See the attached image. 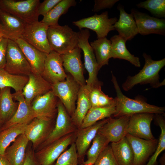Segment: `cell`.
<instances>
[{
  "mask_svg": "<svg viewBox=\"0 0 165 165\" xmlns=\"http://www.w3.org/2000/svg\"><path fill=\"white\" fill-rule=\"evenodd\" d=\"M112 79L116 94V111L113 115L118 118L126 115L141 113L163 114L164 107H159L148 103L140 98L134 99L125 96L122 92L115 76L112 72Z\"/></svg>",
  "mask_w": 165,
  "mask_h": 165,
  "instance_id": "cell-1",
  "label": "cell"
},
{
  "mask_svg": "<svg viewBox=\"0 0 165 165\" xmlns=\"http://www.w3.org/2000/svg\"><path fill=\"white\" fill-rule=\"evenodd\" d=\"M143 56L145 64L142 68L134 76H128L123 84V90L127 91L138 84H149L152 87L156 88L164 85L165 80L160 82L159 73L165 65V58L154 60L149 55L144 53Z\"/></svg>",
  "mask_w": 165,
  "mask_h": 165,
  "instance_id": "cell-2",
  "label": "cell"
},
{
  "mask_svg": "<svg viewBox=\"0 0 165 165\" xmlns=\"http://www.w3.org/2000/svg\"><path fill=\"white\" fill-rule=\"evenodd\" d=\"M47 35L51 50L60 55L78 46L79 32L73 31L68 25L58 24L49 26Z\"/></svg>",
  "mask_w": 165,
  "mask_h": 165,
  "instance_id": "cell-3",
  "label": "cell"
},
{
  "mask_svg": "<svg viewBox=\"0 0 165 165\" xmlns=\"http://www.w3.org/2000/svg\"><path fill=\"white\" fill-rule=\"evenodd\" d=\"M39 0H0L2 10L20 19L26 24L38 21Z\"/></svg>",
  "mask_w": 165,
  "mask_h": 165,
  "instance_id": "cell-4",
  "label": "cell"
},
{
  "mask_svg": "<svg viewBox=\"0 0 165 165\" xmlns=\"http://www.w3.org/2000/svg\"><path fill=\"white\" fill-rule=\"evenodd\" d=\"M78 32L77 46L83 52L85 68L89 75L88 78L86 80V85L89 88L97 85H102V82L97 78L99 69L95 54L88 41L90 31L88 29H85L80 30Z\"/></svg>",
  "mask_w": 165,
  "mask_h": 165,
  "instance_id": "cell-5",
  "label": "cell"
},
{
  "mask_svg": "<svg viewBox=\"0 0 165 165\" xmlns=\"http://www.w3.org/2000/svg\"><path fill=\"white\" fill-rule=\"evenodd\" d=\"M80 86L69 74L65 80L51 84V91L71 117L75 109Z\"/></svg>",
  "mask_w": 165,
  "mask_h": 165,
  "instance_id": "cell-6",
  "label": "cell"
},
{
  "mask_svg": "<svg viewBox=\"0 0 165 165\" xmlns=\"http://www.w3.org/2000/svg\"><path fill=\"white\" fill-rule=\"evenodd\" d=\"M76 131L35 151V158L40 164L52 165L68 146L75 142Z\"/></svg>",
  "mask_w": 165,
  "mask_h": 165,
  "instance_id": "cell-7",
  "label": "cell"
},
{
  "mask_svg": "<svg viewBox=\"0 0 165 165\" xmlns=\"http://www.w3.org/2000/svg\"><path fill=\"white\" fill-rule=\"evenodd\" d=\"M4 69L10 74L15 75L28 76L32 73L29 63L15 41L8 39Z\"/></svg>",
  "mask_w": 165,
  "mask_h": 165,
  "instance_id": "cell-8",
  "label": "cell"
},
{
  "mask_svg": "<svg viewBox=\"0 0 165 165\" xmlns=\"http://www.w3.org/2000/svg\"><path fill=\"white\" fill-rule=\"evenodd\" d=\"M57 109V112L53 129L47 138L35 151L41 149L61 138L75 132L78 130L73 124L71 117L59 99Z\"/></svg>",
  "mask_w": 165,
  "mask_h": 165,
  "instance_id": "cell-9",
  "label": "cell"
},
{
  "mask_svg": "<svg viewBox=\"0 0 165 165\" xmlns=\"http://www.w3.org/2000/svg\"><path fill=\"white\" fill-rule=\"evenodd\" d=\"M48 27L41 21L26 24L21 38L38 50L48 54L52 51L47 38Z\"/></svg>",
  "mask_w": 165,
  "mask_h": 165,
  "instance_id": "cell-10",
  "label": "cell"
},
{
  "mask_svg": "<svg viewBox=\"0 0 165 165\" xmlns=\"http://www.w3.org/2000/svg\"><path fill=\"white\" fill-rule=\"evenodd\" d=\"M117 20L116 17L109 18L108 12L105 11L100 15L95 14L72 23L80 30L85 28L95 31L99 38L106 37L110 31L115 30L113 25Z\"/></svg>",
  "mask_w": 165,
  "mask_h": 165,
  "instance_id": "cell-11",
  "label": "cell"
},
{
  "mask_svg": "<svg viewBox=\"0 0 165 165\" xmlns=\"http://www.w3.org/2000/svg\"><path fill=\"white\" fill-rule=\"evenodd\" d=\"M55 120H45L36 117L27 126L24 134L35 151L47 138L54 126Z\"/></svg>",
  "mask_w": 165,
  "mask_h": 165,
  "instance_id": "cell-12",
  "label": "cell"
},
{
  "mask_svg": "<svg viewBox=\"0 0 165 165\" xmlns=\"http://www.w3.org/2000/svg\"><path fill=\"white\" fill-rule=\"evenodd\" d=\"M58 99L51 90L35 98L31 105L36 117L48 120L56 119Z\"/></svg>",
  "mask_w": 165,
  "mask_h": 165,
  "instance_id": "cell-13",
  "label": "cell"
},
{
  "mask_svg": "<svg viewBox=\"0 0 165 165\" xmlns=\"http://www.w3.org/2000/svg\"><path fill=\"white\" fill-rule=\"evenodd\" d=\"M154 114L141 113L130 116L127 130V134L148 140L155 139L152 132L151 123Z\"/></svg>",
  "mask_w": 165,
  "mask_h": 165,
  "instance_id": "cell-14",
  "label": "cell"
},
{
  "mask_svg": "<svg viewBox=\"0 0 165 165\" xmlns=\"http://www.w3.org/2000/svg\"><path fill=\"white\" fill-rule=\"evenodd\" d=\"M131 12L135 20L138 33L143 35L151 34L165 35V19L151 16L134 9H131Z\"/></svg>",
  "mask_w": 165,
  "mask_h": 165,
  "instance_id": "cell-15",
  "label": "cell"
},
{
  "mask_svg": "<svg viewBox=\"0 0 165 165\" xmlns=\"http://www.w3.org/2000/svg\"><path fill=\"white\" fill-rule=\"evenodd\" d=\"M41 75L51 84L65 80L67 74L60 54L53 51L47 54Z\"/></svg>",
  "mask_w": 165,
  "mask_h": 165,
  "instance_id": "cell-16",
  "label": "cell"
},
{
  "mask_svg": "<svg viewBox=\"0 0 165 165\" xmlns=\"http://www.w3.org/2000/svg\"><path fill=\"white\" fill-rule=\"evenodd\" d=\"M126 137L132 148L134 155V165H144L155 150L158 140H148L128 134Z\"/></svg>",
  "mask_w": 165,
  "mask_h": 165,
  "instance_id": "cell-17",
  "label": "cell"
},
{
  "mask_svg": "<svg viewBox=\"0 0 165 165\" xmlns=\"http://www.w3.org/2000/svg\"><path fill=\"white\" fill-rule=\"evenodd\" d=\"M81 50L77 46L60 55L65 71L71 75L80 86H83L86 85V83L81 60Z\"/></svg>",
  "mask_w": 165,
  "mask_h": 165,
  "instance_id": "cell-18",
  "label": "cell"
},
{
  "mask_svg": "<svg viewBox=\"0 0 165 165\" xmlns=\"http://www.w3.org/2000/svg\"><path fill=\"white\" fill-rule=\"evenodd\" d=\"M110 117L99 121L90 126L77 130L75 143L78 156V163L80 161L82 163L84 162V156L98 130L109 120Z\"/></svg>",
  "mask_w": 165,
  "mask_h": 165,
  "instance_id": "cell-19",
  "label": "cell"
},
{
  "mask_svg": "<svg viewBox=\"0 0 165 165\" xmlns=\"http://www.w3.org/2000/svg\"><path fill=\"white\" fill-rule=\"evenodd\" d=\"M12 96L18 102V108L13 116L2 125L1 131L15 125L28 124L36 117L31 105L26 102L22 91L15 92Z\"/></svg>",
  "mask_w": 165,
  "mask_h": 165,
  "instance_id": "cell-20",
  "label": "cell"
},
{
  "mask_svg": "<svg viewBox=\"0 0 165 165\" xmlns=\"http://www.w3.org/2000/svg\"><path fill=\"white\" fill-rule=\"evenodd\" d=\"M131 115H126L116 118L111 117L97 132L105 137L109 142H117L126 137Z\"/></svg>",
  "mask_w": 165,
  "mask_h": 165,
  "instance_id": "cell-21",
  "label": "cell"
},
{
  "mask_svg": "<svg viewBox=\"0 0 165 165\" xmlns=\"http://www.w3.org/2000/svg\"><path fill=\"white\" fill-rule=\"evenodd\" d=\"M26 23L0 8V32L2 37L15 41L21 38Z\"/></svg>",
  "mask_w": 165,
  "mask_h": 165,
  "instance_id": "cell-22",
  "label": "cell"
},
{
  "mask_svg": "<svg viewBox=\"0 0 165 165\" xmlns=\"http://www.w3.org/2000/svg\"><path fill=\"white\" fill-rule=\"evenodd\" d=\"M28 76V81L24 87L22 94L26 102L31 105L36 97L43 95L51 90V84L40 75L33 73Z\"/></svg>",
  "mask_w": 165,
  "mask_h": 165,
  "instance_id": "cell-23",
  "label": "cell"
},
{
  "mask_svg": "<svg viewBox=\"0 0 165 165\" xmlns=\"http://www.w3.org/2000/svg\"><path fill=\"white\" fill-rule=\"evenodd\" d=\"M15 42L29 63L32 73L41 75L47 54L38 50L21 38L17 39Z\"/></svg>",
  "mask_w": 165,
  "mask_h": 165,
  "instance_id": "cell-24",
  "label": "cell"
},
{
  "mask_svg": "<svg viewBox=\"0 0 165 165\" xmlns=\"http://www.w3.org/2000/svg\"><path fill=\"white\" fill-rule=\"evenodd\" d=\"M117 8L119 12V18L114 25V27L119 35L126 41L130 40L138 34L133 16L131 13H126L124 7L121 5H119Z\"/></svg>",
  "mask_w": 165,
  "mask_h": 165,
  "instance_id": "cell-25",
  "label": "cell"
},
{
  "mask_svg": "<svg viewBox=\"0 0 165 165\" xmlns=\"http://www.w3.org/2000/svg\"><path fill=\"white\" fill-rule=\"evenodd\" d=\"M29 141L24 133L19 135L6 149L5 156L12 165H23Z\"/></svg>",
  "mask_w": 165,
  "mask_h": 165,
  "instance_id": "cell-26",
  "label": "cell"
},
{
  "mask_svg": "<svg viewBox=\"0 0 165 165\" xmlns=\"http://www.w3.org/2000/svg\"><path fill=\"white\" fill-rule=\"evenodd\" d=\"M89 92L90 89L86 85L80 86L75 108L71 116L73 124L78 129L80 128L85 116L91 107L89 98Z\"/></svg>",
  "mask_w": 165,
  "mask_h": 165,
  "instance_id": "cell-27",
  "label": "cell"
},
{
  "mask_svg": "<svg viewBox=\"0 0 165 165\" xmlns=\"http://www.w3.org/2000/svg\"><path fill=\"white\" fill-rule=\"evenodd\" d=\"M110 57L126 60L137 67L141 66L139 58L132 54L127 49L126 41L121 36L116 35L110 39Z\"/></svg>",
  "mask_w": 165,
  "mask_h": 165,
  "instance_id": "cell-28",
  "label": "cell"
},
{
  "mask_svg": "<svg viewBox=\"0 0 165 165\" xmlns=\"http://www.w3.org/2000/svg\"><path fill=\"white\" fill-rule=\"evenodd\" d=\"M11 88L6 87L0 90V123L2 125L13 116L18 105V102L13 101Z\"/></svg>",
  "mask_w": 165,
  "mask_h": 165,
  "instance_id": "cell-29",
  "label": "cell"
},
{
  "mask_svg": "<svg viewBox=\"0 0 165 165\" xmlns=\"http://www.w3.org/2000/svg\"><path fill=\"white\" fill-rule=\"evenodd\" d=\"M115 157L119 165H134V155L126 137L110 145Z\"/></svg>",
  "mask_w": 165,
  "mask_h": 165,
  "instance_id": "cell-30",
  "label": "cell"
},
{
  "mask_svg": "<svg viewBox=\"0 0 165 165\" xmlns=\"http://www.w3.org/2000/svg\"><path fill=\"white\" fill-rule=\"evenodd\" d=\"M116 103L106 107H91L85 116L80 129L90 126L99 121L111 117L115 113Z\"/></svg>",
  "mask_w": 165,
  "mask_h": 165,
  "instance_id": "cell-31",
  "label": "cell"
},
{
  "mask_svg": "<svg viewBox=\"0 0 165 165\" xmlns=\"http://www.w3.org/2000/svg\"><path fill=\"white\" fill-rule=\"evenodd\" d=\"M96 57L99 70L103 66L108 65L111 58V42L106 37L97 38L90 43Z\"/></svg>",
  "mask_w": 165,
  "mask_h": 165,
  "instance_id": "cell-32",
  "label": "cell"
},
{
  "mask_svg": "<svg viewBox=\"0 0 165 165\" xmlns=\"http://www.w3.org/2000/svg\"><path fill=\"white\" fill-rule=\"evenodd\" d=\"M76 4L75 0H61L43 16L41 21L49 27L58 25L60 17L66 14L70 7L75 6Z\"/></svg>",
  "mask_w": 165,
  "mask_h": 165,
  "instance_id": "cell-33",
  "label": "cell"
},
{
  "mask_svg": "<svg viewBox=\"0 0 165 165\" xmlns=\"http://www.w3.org/2000/svg\"><path fill=\"white\" fill-rule=\"evenodd\" d=\"M28 76L15 75L10 74L4 68L0 69V89L9 87L15 92L22 91L27 82Z\"/></svg>",
  "mask_w": 165,
  "mask_h": 165,
  "instance_id": "cell-34",
  "label": "cell"
},
{
  "mask_svg": "<svg viewBox=\"0 0 165 165\" xmlns=\"http://www.w3.org/2000/svg\"><path fill=\"white\" fill-rule=\"evenodd\" d=\"M28 124L16 125L0 131V154L5 155L6 148L20 135L24 133Z\"/></svg>",
  "mask_w": 165,
  "mask_h": 165,
  "instance_id": "cell-35",
  "label": "cell"
},
{
  "mask_svg": "<svg viewBox=\"0 0 165 165\" xmlns=\"http://www.w3.org/2000/svg\"><path fill=\"white\" fill-rule=\"evenodd\" d=\"M92 142L91 146L86 152V160L82 163L85 165H94L100 155L110 143L105 137L98 133Z\"/></svg>",
  "mask_w": 165,
  "mask_h": 165,
  "instance_id": "cell-36",
  "label": "cell"
},
{
  "mask_svg": "<svg viewBox=\"0 0 165 165\" xmlns=\"http://www.w3.org/2000/svg\"><path fill=\"white\" fill-rule=\"evenodd\" d=\"M155 116L156 122L160 127L161 133L156 148L148 163L145 165H156L157 160L160 154L165 149V121L160 115L156 114Z\"/></svg>",
  "mask_w": 165,
  "mask_h": 165,
  "instance_id": "cell-37",
  "label": "cell"
},
{
  "mask_svg": "<svg viewBox=\"0 0 165 165\" xmlns=\"http://www.w3.org/2000/svg\"><path fill=\"white\" fill-rule=\"evenodd\" d=\"M139 8H144L150 12L155 17H165V0H148L136 5Z\"/></svg>",
  "mask_w": 165,
  "mask_h": 165,
  "instance_id": "cell-38",
  "label": "cell"
},
{
  "mask_svg": "<svg viewBox=\"0 0 165 165\" xmlns=\"http://www.w3.org/2000/svg\"><path fill=\"white\" fill-rule=\"evenodd\" d=\"M57 160L54 165H77L78 158L75 142L63 152Z\"/></svg>",
  "mask_w": 165,
  "mask_h": 165,
  "instance_id": "cell-39",
  "label": "cell"
},
{
  "mask_svg": "<svg viewBox=\"0 0 165 165\" xmlns=\"http://www.w3.org/2000/svg\"><path fill=\"white\" fill-rule=\"evenodd\" d=\"M94 165H119L112 152L110 145L103 151Z\"/></svg>",
  "mask_w": 165,
  "mask_h": 165,
  "instance_id": "cell-40",
  "label": "cell"
},
{
  "mask_svg": "<svg viewBox=\"0 0 165 165\" xmlns=\"http://www.w3.org/2000/svg\"><path fill=\"white\" fill-rule=\"evenodd\" d=\"M61 0H45L40 3L38 8L39 15L43 16L50 11Z\"/></svg>",
  "mask_w": 165,
  "mask_h": 165,
  "instance_id": "cell-41",
  "label": "cell"
},
{
  "mask_svg": "<svg viewBox=\"0 0 165 165\" xmlns=\"http://www.w3.org/2000/svg\"><path fill=\"white\" fill-rule=\"evenodd\" d=\"M119 0H95L93 9L94 12H98L107 8H111Z\"/></svg>",
  "mask_w": 165,
  "mask_h": 165,
  "instance_id": "cell-42",
  "label": "cell"
},
{
  "mask_svg": "<svg viewBox=\"0 0 165 165\" xmlns=\"http://www.w3.org/2000/svg\"><path fill=\"white\" fill-rule=\"evenodd\" d=\"M99 85L93 87L90 89L89 98L91 107H98V101L100 94L102 91L101 86Z\"/></svg>",
  "mask_w": 165,
  "mask_h": 165,
  "instance_id": "cell-43",
  "label": "cell"
},
{
  "mask_svg": "<svg viewBox=\"0 0 165 165\" xmlns=\"http://www.w3.org/2000/svg\"><path fill=\"white\" fill-rule=\"evenodd\" d=\"M8 42V39L0 37V69H4L5 66Z\"/></svg>",
  "mask_w": 165,
  "mask_h": 165,
  "instance_id": "cell-44",
  "label": "cell"
},
{
  "mask_svg": "<svg viewBox=\"0 0 165 165\" xmlns=\"http://www.w3.org/2000/svg\"><path fill=\"white\" fill-rule=\"evenodd\" d=\"M35 152L32 145H28L26 149L25 159L23 165H40L35 158Z\"/></svg>",
  "mask_w": 165,
  "mask_h": 165,
  "instance_id": "cell-45",
  "label": "cell"
},
{
  "mask_svg": "<svg viewBox=\"0 0 165 165\" xmlns=\"http://www.w3.org/2000/svg\"><path fill=\"white\" fill-rule=\"evenodd\" d=\"M116 102V97L114 98L112 97H110L102 91L99 97L98 107H104L109 106L114 104Z\"/></svg>",
  "mask_w": 165,
  "mask_h": 165,
  "instance_id": "cell-46",
  "label": "cell"
},
{
  "mask_svg": "<svg viewBox=\"0 0 165 165\" xmlns=\"http://www.w3.org/2000/svg\"><path fill=\"white\" fill-rule=\"evenodd\" d=\"M0 165H12L5 155L0 154Z\"/></svg>",
  "mask_w": 165,
  "mask_h": 165,
  "instance_id": "cell-47",
  "label": "cell"
},
{
  "mask_svg": "<svg viewBox=\"0 0 165 165\" xmlns=\"http://www.w3.org/2000/svg\"><path fill=\"white\" fill-rule=\"evenodd\" d=\"M165 154H163L160 159V162L161 165H165Z\"/></svg>",
  "mask_w": 165,
  "mask_h": 165,
  "instance_id": "cell-48",
  "label": "cell"
},
{
  "mask_svg": "<svg viewBox=\"0 0 165 165\" xmlns=\"http://www.w3.org/2000/svg\"><path fill=\"white\" fill-rule=\"evenodd\" d=\"M2 125V124L0 123V131H1V127Z\"/></svg>",
  "mask_w": 165,
  "mask_h": 165,
  "instance_id": "cell-49",
  "label": "cell"
},
{
  "mask_svg": "<svg viewBox=\"0 0 165 165\" xmlns=\"http://www.w3.org/2000/svg\"><path fill=\"white\" fill-rule=\"evenodd\" d=\"M2 37V36L1 32H0V37Z\"/></svg>",
  "mask_w": 165,
  "mask_h": 165,
  "instance_id": "cell-50",
  "label": "cell"
},
{
  "mask_svg": "<svg viewBox=\"0 0 165 165\" xmlns=\"http://www.w3.org/2000/svg\"><path fill=\"white\" fill-rule=\"evenodd\" d=\"M77 165H85L83 164H78Z\"/></svg>",
  "mask_w": 165,
  "mask_h": 165,
  "instance_id": "cell-51",
  "label": "cell"
},
{
  "mask_svg": "<svg viewBox=\"0 0 165 165\" xmlns=\"http://www.w3.org/2000/svg\"></svg>",
  "mask_w": 165,
  "mask_h": 165,
  "instance_id": "cell-52",
  "label": "cell"
}]
</instances>
